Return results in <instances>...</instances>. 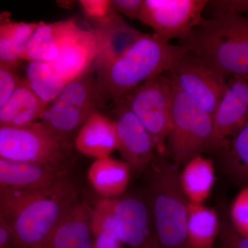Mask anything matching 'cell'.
I'll return each mask as SVG.
<instances>
[{"mask_svg": "<svg viewBox=\"0 0 248 248\" xmlns=\"http://www.w3.org/2000/svg\"><path fill=\"white\" fill-rule=\"evenodd\" d=\"M74 145L54 133L42 122L26 127H0V158L40 163L71 171Z\"/></svg>", "mask_w": 248, "mask_h": 248, "instance_id": "8992f818", "label": "cell"}, {"mask_svg": "<svg viewBox=\"0 0 248 248\" xmlns=\"http://www.w3.org/2000/svg\"><path fill=\"white\" fill-rule=\"evenodd\" d=\"M91 21L93 30L99 36L102 46L100 53L93 64L94 72L120 58L144 35L113 11L107 17Z\"/></svg>", "mask_w": 248, "mask_h": 248, "instance_id": "4fadbf2b", "label": "cell"}, {"mask_svg": "<svg viewBox=\"0 0 248 248\" xmlns=\"http://www.w3.org/2000/svg\"><path fill=\"white\" fill-rule=\"evenodd\" d=\"M54 72L48 62H29L26 71V81H32L44 79L53 75Z\"/></svg>", "mask_w": 248, "mask_h": 248, "instance_id": "d6a6232c", "label": "cell"}, {"mask_svg": "<svg viewBox=\"0 0 248 248\" xmlns=\"http://www.w3.org/2000/svg\"><path fill=\"white\" fill-rule=\"evenodd\" d=\"M79 2L90 19H102L112 11L111 0H81Z\"/></svg>", "mask_w": 248, "mask_h": 248, "instance_id": "4dcf8cb0", "label": "cell"}, {"mask_svg": "<svg viewBox=\"0 0 248 248\" xmlns=\"http://www.w3.org/2000/svg\"><path fill=\"white\" fill-rule=\"evenodd\" d=\"M121 97L151 135L156 153L166 155L172 106V85L167 73L147 80Z\"/></svg>", "mask_w": 248, "mask_h": 248, "instance_id": "ba28073f", "label": "cell"}, {"mask_svg": "<svg viewBox=\"0 0 248 248\" xmlns=\"http://www.w3.org/2000/svg\"><path fill=\"white\" fill-rule=\"evenodd\" d=\"M220 227V215L216 210L204 204L189 202L187 248H214Z\"/></svg>", "mask_w": 248, "mask_h": 248, "instance_id": "603a6c76", "label": "cell"}, {"mask_svg": "<svg viewBox=\"0 0 248 248\" xmlns=\"http://www.w3.org/2000/svg\"><path fill=\"white\" fill-rule=\"evenodd\" d=\"M102 46L93 29H81L64 47L58 58L48 62L55 74L70 83L84 76L93 68Z\"/></svg>", "mask_w": 248, "mask_h": 248, "instance_id": "2e32d148", "label": "cell"}, {"mask_svg": "<svg viewBox=\"0 0 248 248\" xmlns=\"http://www.w3.org/2000/svg\"><path fill=\"white\" fill-rule=\"evenodd\" d=\"M69 176L71 171L56 166L0 158V190H40Z\"/></svg>", "mask_w": 248, "mask_h": 248, "instance_id": "5bb4252c", "label": "cell"}, {"mask_svg": "<svg viewBox=\"0 0 248 248\" xmlns=\"http://www.w3.org/2000/svg\"><path fill=\"white\" fill-rule=\"evenodd\" d=\"M79 202V188L71 176L40 190H0V219L10 227L21 248H43Z\"/></svg>", "mask_w": 248, "mask_h": 248, "instance_id": "6da1fadb", "label": "cell"}, {"mask_svg": "<svg viewBox=\"0 0 248 248\" xmlns=\"http://www.w3.org/2000/svg\"><path fill=\"white\" fill-rule=\"evenodd\" d=\"M95 111L98 105L96 76L93 67L67 85L46 111L40 121L60 138L71 141Z\"/></svg>", "mask_w": 248, "mask_h": 248, "instance_id": "52a82bcc", "label": "cell"}, {"mask_svg": "<svg viewBox=\"0 0 248 248\" xmlns=\"http://www.w3.org/2000/svg\"></svg>", "mask_w": 248, "mask_h": 248, "instance_id": "d590c367", "label": "cell"}, {"mask_svg": "<svg viewBox=\"0 0 248 248\" xmlns=\"http://www.w3.org/2000/svg\"><path fill=\"white\" fill-rule=\"evenodd\" d=\"M222 155L223 166L232 180L248 186V123L230 140Z\"/></svg>", "mask_w": 248, "mask_h": 248, "instance_id": "d4e9b609", "label": "cell"}, {"mask_svg": "<svg viewBox=\"0 0 248 248\" xmlns=\"http://www.w3.org/2000/svg\"><path fill=\"white\" fill-rule=\"evenodd\" d=\"M130 166L125 161L110 156L95 159L88 172L91 185L106 198L123 195L130 180Z\"/></svg>", "mask_w": 248, "mask_h": 248, "instance_id": "44dd1931", "label": "cell"}, {"mask_svg": "<svg viewBox=\"0 0 248 248\" xmlns=\"http://www.w3.org/2000/svg\"><path fill=\"white\" fill-rule=\"evenodd\" d=\"M180 46L226 81L248 77V17L227 14L203 19Z\"/></svg>", "mask_w": 248, "mask_h": 248, "instance_id": "3957f363", "label": "cell"}, {"mask_svg": "<svg viewBox=\"0 0 248 248\" xmlns=\"http://www.w3.org/2000/svg\"><path fill=\"white\" fill-rule=\"evenodd\" d=\"M40 22H16L1 18L0 25V64L18 65L23 49Z\"/></svg>", "mask_w": 248, "mask_h": 248, "instance_id": "cb8c5ba5", "label": "cell"}, {"mask_svg": "<svg viewBox=\"0 0 248 248\" xmlns=\"http://www.w3.org/2000/svg\"><path fill=\"white\" fill-rule=\"evenodd\" d=\"M187 50L144 34L126 53L95 72L99 110L147 80L170 71Z\"/></svg>", "mask_w": 248, "mask_h": 248, "instance_id": "7a4b0ae2", "label": "cell"}, {"mask_svg": "<svg viewBox=\"0 0 248 248\" xmlns=\"http://www.w3.org/2000/svg\"><path fill=\"white\" fill-rule=\"evenodd\" d=\"M47 108L22 78L14 94L0 107V127L22 128L40 122Z\"/></svg>", "mask_w": 248, "mask_h": 248, "instance_id": "ffe728a7", "label": "cell"}, {"mask_svg": "<svg viewBox=\"0 0 248 248\" xmlns=\"http://www.w3.org/2000/svg\"><path fill=\"white\" fill-rule=\"evenodd\" d=\"M218 153L248 123V77L227 80L226 93L213 116Z\"/></svg>", "mask_w": 248, "mask_h": 248, "instance_id": "7c38bea8", "label": "cell"}, {"mask_svg": "<svg viewBox=\"0 0 248 248\" xmlns=\"http://www.w3.org/2000/svg\"><path fill=\"white\" fill-rule=\"evenodd\" d=\"M229 216L235 229L248 237V186L243 187L235 197Z\"/></svg>", "mask_w": 248, "mask_h": 248, "instance_id": "4316f807", "label": "cell"}, {"mask_svg": "<svg viewBox=\"0 0 248 248\" xmlns=\"http://www.w3.org/2000/svg\"><path fill=\"white\" fill-rule=\"evenodd\" d=\"M143 248H161L159 241H158L157 236H156L155 232L153 234L151 239H150Z\"/></svg>", "mask_w": 248, "mask_h": 248, "instance_id": "e575fe53", "label": "cell"}, {"mask_svg": "<svg viewBox=\"0 0 248 248\" xmlns=\"http://www.w3.org/2000/svg\"><path fill=\"white\" fill-rule=\"evenodd\" d=\"M112 102L117 151L130 169L146 170L156 153L151 135L122 97Z\"/></svg>", "mask_w": 248, "mask_h": 248, "instance_id": "8fae6325", "label": "cell"}, {"mask_svg": "<svg viewBox=\"0 0 248 248\" xmlns=\"http://www.w3.org/2000/svg\"><path fill=\"white\" fill-rule=\"evenodd\" d=\"M206 0H144L140 21L154 31L153 35L169 43L184 40L200 25Z\"/></svg>", "mask_w": 248, "mask_h": 248, "instance_id": "9c48e42d", "label": "cell"}, {"mask_svg": "<svg viewBox=\"0 0 248 248\" xmlns=\"http://www.w3.org/2000/svg\"><path fill=\"white\" fill-rule=\"evenodd\" d=\"M93 248H124L118 236L108 232L94 235Z\"/></svg>", "mask_w": 248, "mask_h": 248, "instance_id": "836d02e7", "label": "cell"}, {"mask_svg": "<svg viewBox=\"0 0 248 248\" xmlns=\"http://www.w3.org/2000/svg\"><path fill=\"white\" fill-rule=\"evenodd\" d=\"M113 214L121 243L131 248H143L154 234L148 203L132 196L116 197Z\"/></svg>", "mask_w": 248, "mask_h": 248, "instance_id": "9a60e30c", "label": "cell"}, {"mask_svg": "<svg viewBox=\"0 0 248 248\" xmlns=\"http://www.w3.org/2000/svg\"><path fill=\"white\" fill-rule=\"evenodd\" d=\"M75 19L46 24L41 22L23 49L21 60L50 62L58 58L62 49L81 31Z\"/></svg>", "mask_w": 248, "mask_h": 248, "instance_id": "e0dca14e", "label": "cell"}, {"mask_svg": "<svg viewBox=\"0 0 248 248\" xmlns=\"http://www.w3.org/2000/svg\"><path fill=\"white\" fill-rule=\"evenodd\" d=\"M92 208L86 201L73 207L46 241L43 248H93Z\"/></svg>", "mask_w": 248, "mask_h": 248, "instance_id": "ac0fdd59", "label": "cell"}, {"mask_svg": "<svg viewBox=\"0 0 248 248\" xmlns=\"http://www.w3.org/2000/svg\"><path fill=\"white\" fill-rule=\"evenodd\" d=\"M167 75L172 85V106L165 155L180 169L197 155L209 152L218 153V147L213 116Z\"/></svg>", "mask_w": 248, "mask_h": 248, "instance_id": "5b68a950", "label": "cell"}, {"mask_svg": "<svg viewBox=\"0 0 248 248\" xmlns=\"http://www.w3.org/2000/svg\"><path fill=\"white\" fill-rule=\"evenodd\" d=\"M148 203L161 248H187L189 202L180 169L166 155L155 153L148 166Z\"/></svg>", "mask_w": 248, "mask_h": 248, "instance_id": "277c9868", "label": "cell"}, {"mask_svg": "<svg viewBox=\"0 0 248 248\" xmlns=\"http://www.w3.org/2000/svg\"><path fill=\"white\" fill-rule=\"evenodd\" d=\"M17 65L0 64V107L9 100L22 78L17 73Z\"/></svg>", "mask_w": 248, "mask_h": 248, "instance_id": "f1b7e54d", "label": "cell"}, {"mask_svg": "<svg viewBox=\"0 0 248 248\" xmlns=\"http://www.w3.org/2000/svg\"><path fill=\"white\" fill-rule=\"evenodd\" d=\"M144 0H111L112 11L130 19H141Z\"/></svg>", "mask_w": 248, "mask_h": 248, "instance_id": "1f68e13d", "label": "cell"}, {"mask_svg": "<svg viewBox=\"0 0 248 248\" xmlns=\"http://www.w3.org/2000/svg\"><path fill=\"white\" fill-rule=\"evenodd\" d=\"M74 146L81 154L95 159L110 156L117 147L113 121L100 111L93 112L75 138Z\"/></svg>", "mask_w": 248, "mask_h": 248, "instance_id": "d6986e66", "label": "cell"}, {"mask_svg": "<svg viewBox=\"0 0 248 248\" xmlns=\"http://www.w3.org/2000/svg\"><path fill=\"white\" fill-rule=\"evenodd\" d=\"M183 190L190 203L203 204L211 194L215 183L213 160L197 155L184 166L180 171Z\"/></svg>", "mask_w": 248, "mask_h": 248, "instance_id": "7402d4cb", "label": "cell"}, {"mask_svg": "<svg viewBox=\"0 0 248 248\" xmlns=\"http://www.w3.org/2000/svg\"><path fill=\"white\" fill-rule=\"evenodd\" d=\"M208 5L213 11V17L227 14H248V0L208 1Z\"/></svg>", "mask_w": 248, "mask_h": 248, "instance_id": "f546056e", "label": "cell"}, {"mask_svg": "<svg viewBox=\"0 0 248 248\" xmlns=\"http://www.w3.org/2000/svg\"><path fill=\"white\" fill-rule=\"evenodd\" d=\"M27 83L31 91L48 107L60 95L67 85L69 84L55 73L44 79L29 82L27 81Z\"/></svg>", "mask_w": 248, "mask_h": 248, "instance_id": "484cf974", "label": "cell"}, {"mask_svg": "<svg viewBox=\"0 0 248 248\" xmlns=\"http://www.w3.org/2000/svg\"><path fill=\"white\" fill-rule=\"evenodd\" d=\"M219 215L221 227L218 239L221 242V248H248V237L235 229L229 213L223 212Z\"/></svg>", "mask_w": 248, "mask_h": 248, "instance_id": "83f0119b", "label": "cell"}, {"mask_svg": "<svg viewBox=\"0 0 248 248\" xmlns=\"http://www.w3.org/2000/svg\"><path fill=\"white\" fill-rule=\"evenodd\" d=\"M167 73L184 93L213 117L226 93V80L188 50Z\"/></svg>", "mask_w": 248, "mask_h": 248, "instance_id": "30bf717a", "label": "cell"}]
</instances>
